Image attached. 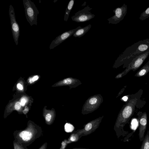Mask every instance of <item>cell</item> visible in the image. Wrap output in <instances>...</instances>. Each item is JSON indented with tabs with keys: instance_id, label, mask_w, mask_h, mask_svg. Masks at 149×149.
<instances>
[{
	"instance_id": "9c48e42d",
	"label": "cell",
	"mask_w": 149,
	"mask_h": 149,
	"mask_svg": "<svg viewBox=\"0 0 149 149\" xmlns=\"http://www.w3.org/2000/svg\"><path fill=\"white\" fill-rule=\"evenodd\" d=\"M149 55V50L134 58L128 64L127 71L131 70L134 71L138 69Z\"/></svg>"
},
{
	"instance_id": "44dd1931",
	"label": "cell",
	"mask_w": 149,
	"mask_h": 149,
	"mask_svg": "<svg viewBox=\"0 0 149 149\" xmlns=\"http://www.w3.org/2000/svg\"><path fill=\"white\" fill-rule=\"evenodd\" d=\"M97 100L96 98L95 97H93L90 100L89 102L91 104H94L97 102Z\"/></svg>"
},
{
	"instance_id": "83f0119b",
	"label": "cell",
	"mask_w": 149,
	"mask_h": 149,
	"mask_svg": "<svg viewBox=\"0 0 149 149\" xmlns=\"http://www.w3.org/2000/svg\"><path fill=\"white\" fill-rule=\"evenodd\" d=\"M72 149H87L85 148H74Z\"/></svg>"
},
{
	"instance_id": "ac0fdd59",
	"label": "cell",
	"mask_w": 149,
	"mask_h": 149,
	"mask_svg": "<svg viewBox=\"0 0 149 149\" xmlns=\"http://www.w3.org/2000/svg\"><path fill=\"white\" fill-rule=\"evenodd\" d=\"M74 127L71 124L66 123L65 125V131L67 132H71L74 130Z\"/></svg>"
},
{
	"instance_id": "5bb4252c",
	"label": "cell",
	"mask_w": 149,
	"mask_h": 149,
	"mask_svg": "<svg viewBox=\"0 0 149 149\" xmlns=\"http://www.w3.org/2000/svg\"><path fill=\"white\" fill-rule=\"evenodd\" d=\"M19 136L23 141H28L31 138L32 134L30 132L26 131H23L19 133Z\"/></svg>"
},
{
	"instance_id": "7a4b0ae2",
	"label": "cell",
	"mask_w": 149,
	"mask_h": 149,
	"mask_svg": "<svg viewBox=\"0 0 149 149\" xmlns=\"http://www.w3.org/2000/svg\"><path fill=\"white\" fill-rule=\"evenodd\" d=\"M26 19L31 26H37L38 15L39 11L34 3L30 0H23Z\"/></svg>"
},
{
	"instance_id": "30bf717a",
	"label": "cell",
	"mask_w": 149,
	"mask_h": 149,
	"mask_svg": "<svg viewBox=\"0 0 149 149\" xmlns=\"http://www.w3.org/2000/svg\"><path fill=\"white\" fill-rule=\"evenodd\" d=\"M147 116L144 113L141 117L139 120V136L141 141L144 139V135L146 129L147 124Z\"/></svg>"
},
{
	"instance_id": "52a82bcc",
	"label": "cell",
	"mask_w": 149,
	"mask_h": 149,
	"mask_svg": "<svg viewBox=\"0 0 149 149\" xmlns=\"http://www.w3.org/2000/svg\"><path fill=\"white\" fill-rule=\"evenodd\" d=\"M100 122V119L92 121L85 125L83 128L74 131L73 133L78 134L79 138L82 136L89 135L95 131L98 128Z\"/></svg>"
},
{
	"instance_id": "4316f807",
	"label": "cell",
	"mask_w": 149,
	"mask_h": 149,
	"mask_svg": "<svg viewBox=\"0 0 149 149\" xmlns=\"http://www.w3.org/2000/svg\"><path fill=\"white\" fill-rule=\"evenodd\" d=\"M122 99L124 101H126L128 99V97L127 96H125L122 98Z\"/></svg>"
},
{
	"instance_id": "8992f818",
	"label": "cell",
	"mask_w": 149,
	"mask_h": 149,
	"mask_svg": "<svg viewBox=\"0 0 149 149\" xmlns=\"http://www.w3.org/2000/svg\"><path fill=\"white\" fill-rule=\"evenodd\" d=\"M127 10V5L124 4L121 7H117L113 10L114 15L107 19L109 24H116L123 19Z\"/></svg>"
},
{
	"instance_id": "ffe728a7",
	"label": "cell",
	"mask_w": 149,
	"mask_h": 149,
	"mask_svg": "<svg viewBox=\"0 0 149 149\" xmlns=\"http://www.w3.org/2000/svg\"><path fill=\"white\" fill-rule=\"evenodd\" d=\"M72 82L71 79L69 78H68L64 79L63 81V83L65 84H69Z\"/></svg>"
},
{
	"instance_id": "603a6c76",
	"label": "cell",
	"mask_w": 149,
	"mask_h": 149,
	"mask_svg": "<svg viewBox=\"0 0 149 149\" xmlns=\"http://www.w3.org/2000/svg\"><path fill=\"white\" fill-rule=\"evenodd\" d=\"M51 115L49 113H48L46 116L45 120L47 122L50 121L51 118Z\"/></svg>"
},
{
	"instance_id": "cb8c5ba5",
	"label": "cell",
	"mask_w": 149,
	"mask_h": 149,
	"mask_svg": "<svg viewBox=\"0 0 149 149\" xmlns=\"http://www.w3.org/2000/svg\"><path fill=\"white\" fill-rule=\"evenodd\" d=\"M26 102V101L24 99H22L20 102L21 105H22V106H24Z\"/></svg>"
},
{
	"instance_id": "ba28073f",
	"label": "cell",
	"mask_w": 149,
	"mask_h": 149,
	"mask_svg": "<svg viewBox=\"0 0 149 149\" xmlns=\"http://www.w3.org/2000/svg\"><path fill=\"white\" fill-rule=\"evenodd\" d=\"M82 28L79 26L77 28L66 31L56 37L51 42L49 46L50 49H53L68 38L73 35L78 29Z\"/></svg>"
},
{
	"instance_id": "484cf974",
	"label": "cell",
	"mask_w": 149,
	"mask_h": 149,
	"mask_svg": "<svg viewBox=\"0 0 149 149\" xmlns=\"http://www.w3.org/2000/svg\"><path fill=\"white\" fill-rule=\"evenodd\" d=\"M28 111V108L25 107L23 111V112L24 114H26Z\"/></svg>"
},
{
	"instance_id": "277c9868",
	"label": "cell",
	"mask_w": 149,
	"mask_h": 149,
	"mask_svg": "<svg viewBox=\"0 0 149 149\" xmlns=\"http://www.w3.org/2000/svg\"><path fill=\"white\" fill-rule=\"evenodd\" d=\"M92 9V8L87 6L72 16L71 17L72 20L78 23L83 22L90 20L95 16V15L90 11Z\"/></svg>"
},
{
	"instance_id": "d4e9b609",
	"label": "cell",
	"mask_w": 149,
	"mask_h": 149,
	"mask_svg": "<svg viewBox=\"0 0 149 149\" xmlns=\"http://www.w3.org/2000/svg\"><path fill=\"white\" fill-rule=\"evenodd\" d=\"M17 87L19 89L22 90L23 89V88L22 85L18 83L17 84Z\"/></svg>"
},
{
	"instance_id": "e0dca14e",
	"label": "cell",
	"mask_w": 149,
	"mask_h": 149,
	"mask_svg": "<svg viewBox=\"0 0 149 149\" xmlns=\"http://www.w3.org/2000/svg\"><path fill=\"white\" fill-rule=\"evenodd\" d=\"M79 139L78 134L76 133L73 132L70 137L68 143L77 142L79 140Z\"/></svg>"
},
{
	"instance_id": "5b68a950",
	"label": "cell",
	"mask_w": 149,
	"mask_h": 149,
	"mask_svg": "<svg viewBox=\"0 0 149 149\" xmlns=\"http://www.w3.org/2000/svg\"><path fill=\"white\" fill-rule=\"evenodd\" d=\"M132 103L128 104L123 109L122 113V117L119 118L114 127L116 132L120 127L123 126L132 115L134 109Z\"/></svg>"
},
{
	"instance_id": "7c38bea8",
	"label": "cell",
	"mask_w": 149,
	"mask_h": 149,
	"mask_svg": "<svg viewBox=\"0 0 149 149\" xmlns=\"http://www.w3.org/2000/svg\"><path fill=\"white\" fill-rule=\"evenodd\" d=\"M74 0H71L68 3L65 13L64 20L67 22L69 18L70 13L72 10L74 3Z\"/></svg>"
},
{
	"instance_id": "6da1fadb",
	"label": "cell",
	"mask_w": 149,
	"mask_h": 149,
	"mask_svg": "<svg viewBox=\"0 0 149 149\" xmlns=\"http://www.w3.org/2000/svg\"><path fill=\"white\" fill-rule=\"evenodd\" d=\"M149 50V38L141 40L127 48L119 56L120 62L128 65L136 56Z\"/></svg>"
},
{
	"instance_id": "4fadbf2b",
	"label": "cell",
	"mask_w": 149,
	"mask_h": 149,
	"mask_svg": "<svg viewBox=\"0 0 149 149\" xmlns=\"http://www.w3.org/2000/svg\"><path fill=\"white\" fill-rule=\"evenodd\" d=\"M149 71V61L141 68L135 76H142Z\"/></svg>"
},
{
	"instance_id": "2e32d148",
	"label": "cell",
	"mask_w": 149,
	"mask_h": 149,
	"mask_svg": "<svg viewBox=\"0 0 149 149\" xmlns=\"http://www.w3.org/2000/svg\"><path fill=\"white\" fill-rule=\"evenodd\" d=\"M149 18V7L148 8L145 10L141 14L139 18V19L143 21Z\"/></svg>"
},
{
	"instance_id": "8fae6325",
	"label": "cell",
	"mask_w": 149,
	"mask_h": 149,
	"mask_svg": "<svg viewBox=\"0 0 149 149\" xmlns=\"http://www.w3.org/2000/svg\"><path fill=\"white\" fill-rule=\"evenodd\" d=\"M91 25L89 24L83 28H81L77 30L73 35L74 37L80 38L83 36L90 29Z\"/></svg>"
},
{
	"instance_id": "3957f363",
	"label": "cell",
	"mask_w": 149,
	"mask_h": 149,
	"mask_svg": "<svg viewBox=\"0 0 149 149\" xmlns=\"http://www.w3.org/2000/svg\"><path fill=\"white\" fill-rule=\"evenodd\" d=\"M9 14L12 34L14 42L17 45L18 44L19 38L20 35L19 27L16 21L14 9L12 5L9 6Z\"/></svg>"
},
{
	"instance_id": "d6986e66",
	"label": "cell",
	"mask_w": 149,
	"mask_h": 149,
	"mask_svg": "<svg viewBox=\"0 0 149 149\" xmlns=\"http://www.w3.org/2000/svg\"><path fill=\"white\" fill-rule=\"evenodd\" d=\"M39 78V77L38 75H36L33 76L32 78H30L28 80L30 84H31L34 81L37 80Z\"/></svg>"
},
{
	"instance_id": "7402d4cb",
	"label": "cell",
	"mask_w": 149,
	"mask_h": 149,
	"mask_svg": "<svg viewBox=\"0 0 149 149\" xmlns=\"http://www.w3.org/2000/svg\"><path fill=\"white\" fill-rule=\"evenodd\" d=\"M21 103L19 102H17L15 105V109L17 110H19L20 109L21 107Z\"/></svg>"
},
{
	"instance_id": "9a60e30c",
	"label": "cell",
	"mask_w": 149,
	"mask_h": 149,
	"mask_svg": "<svg viewBox=\"0 0 149 149\" xmlns=\"http://www.w3.org/2000/svg\"><path fill=\"white\" fill-rule=\"evenodd\" d=\"M140 149H149V132L145 136Z\"/></svg>"
}]
</instances>
